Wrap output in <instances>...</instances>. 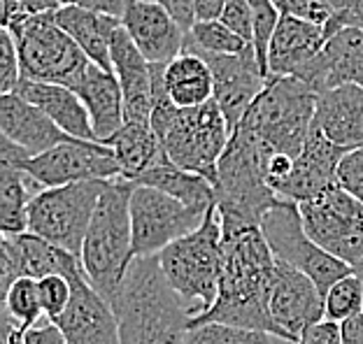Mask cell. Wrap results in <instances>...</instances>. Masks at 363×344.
<instances>
[{"label":"cell","mask_w":363,"mask_h":344,"mask_svg":"<svg viewBox=\"0 0 363 344\" xmlns=\"http://www.w3.org/2000/svg\"><path fill=\"white\" fill-rule=\"evenodd\" d=\"M221 231L224 260L217 300L208 312L194 319L191 328L205 323H224L270 333L284 340L270 316V289L277 260L261 233V226L221 221Z\"/></svg>","instance_id":"obj_1"},{"label":"cell","mask_w":363,"mask_h":344,"mask_svg":"<svg viewBox=\"0 0 363 344\" xmlns=\"http://www.w3.org/2000/svg\"><path fill=\"white\" fill-rule=\"evenodd\" d=\"M110 305L121 344H186L196 316L163 275L159 256L133 258Z\"/></svg>","instance_id":"obj_2"},{"label":"cell","mask_w":363,"mask_h":344,"mask_svg":"<svg viewBox=\"0 0 363 344\" xmlns=\"http://www.w3.org/2000/svg\"><path fill=\"white\" fill-rule=\"evenodd\" d=\"M154 77V112L152 128L166 149L172 166L194 175L217 182V166L224 156L230 140L219 105L210 101L201 108L182 110L168 98L166 91V65H152Z\"/></svg>","instance_id":"obj_3"},{"label":"cell","mask_w":363,"mask_h":344,"mask_svg":"<svg viewBox=\"0 0 363 344\" xmlns=\"http://www.w3.org/2000/svg\"><path fill=\"white\" fill-rule=\"evenodd\" d=\"M270 156L257 135L242 126L233 128L214 182V207L221 221L261 226L266 212L279 202L268 184Z\"/></svg>","instance_id":"obj_4"},{"label":"cell","mask_w":363,"mask_h":344,"mask_svg":"<svg viewBox=\"0 0 363 344\" xmlns=\"http://www.w3.org/2000/svg\"><path fill=\"white\" fill-rule=\"evenodd\" d=\"M133 188V184L123 179H114L105 186L82 247L79 258L86 280L105 300H112L128 265L135 258L133 224H130Z\"/></svg>","instance_id":"obj_5"},{"label":"cell","mask_w":363,"mask_h":344,"mask_svg":"<svg viewBox=\"0 0 363 344\" xmlns=\"http://www.w3.org/2000/svg\"><path fill=\"white\" fill-rule=\"evenodd\" d=\"M317 93L296 77L268 79L238 126L247 128L275 156L298 159L315 124ZM235 126V128H238Z\"/></svg>","instance_id":"obj_6"},{"label":"cell","mask_w":363,"mask_h":344,"mask_svg":"<svg viewBox=\"0 0 363 344\" xmlns=\"http://www.w3.org/2000/svg\"><path fill=\"white\" fill-rule=\"evenodd\" d=\"M221 247H224L221 217L217 207H212L198 231L172 242L159 253L163 275L196 316L208 312L217 300L221 260H224Z\"/></svg>","instance_id":"obj_7"},{"label":"cell","mask_w":363,"mask_h":344,"mask_svg":"<svg viewBox=\"0 0 363 344\" xmlns=\"http://www.w3.org/2000/svg\"><path fill=\"white\" fill-rule=\"evenodd\" d=\"M5 30L12 33L16 42L21 77L47 81V84H61L75 91L91 68L86 54L56 23L54 14H21Z\"/></svg>","instance_id":"obj_8"},{"label":"cell","mask_w":363,"mask_h":344,"mask_svg":"<svg viewBox=\"0 0 363 344\" xmlns=\"http://www.w3.org/2000/svg\"><path fill=\"white\" fill-rule=\"evenodd\" d=\"M107 184L110 182H79L61 188H43L28 205V233L79 258L91 219Z\"/></svg>","instance_id":"obj_9"},{"label":"cell","mask_w":363,"mask_h":344,"mask_svg":"<svg viewBox=\"0 0 363 344\" xmlns=\"http://www.w3.org/2000/svg\"><path fill=\"white\" fill-rule=\"evenodd\" d=\"M261 233L266 237L275 260L308 275L319 286V291L324 293V298L335 282L357 273L354 268L326 253L310 240V235L303 228L301 210L296 202L279 200L275 207H270L266 217L261 219Z\"/></svg>","instance_id":"obj_10"},{"label":"cell","mask_w":363,"mask_h":344,"mask_svg":"<svg viewBox=\"0 0 363 344\" xmlns=\"http://www.w3.org/2000/svg\"><path fill=\"white\" fill-rule=\"evenodd\" d=\"M298 210L305 233L317 247L354 270L363 265V205L354 195L335 186L301 202Z\"/></svg>","instance_id":"obj_11"},{"label":"cell","mask_w":363,"mask_h":344,"mask_svg":"<svg viewBox=\"0 0 363 344\" xmlns=\"http://www.w3.org/2000/svg\"><path fill=\"white\" fill-rule=\"evenodd\" d=\"M208 212L186 207L184 202L170 198L156 188L135 186L133 195H130L133 256H159L172 242L198 231Z\"/></svg>","instance_id":"obj_12"},{"label":"cell","mask_w":363,"mask_h":344,"mask_svg":"<svg viewBox=\"0 0 363 344\" xmlns=\"http://www.w3.org/2000/svg\"><path fill=\"white\" fill-rule=\"evenodd\" d=\"M43 188H61L79 182H114L121 179L119 161L107 144L70 140L19 166Z\"/></svg>","instance_id":"obj_13"},{"label":"cell","mask_w":363,"mask_h":344,"mask_svg":"<svg viewBox=\"0 0 363 344\" xmlns=\"http://www.w3.org/2000/svg\"><path fill=\"white\" fill-rule=\"evenodd\" d=\"M270 316L286 342L298 344L310 328L326 321L324 293L301 270L277 260L270 289Z\"/></svg>","instance_id":"obj_14"},{"label":"cell","mask_w":363,"mask_h":344,"mask_svg":"<svg viewBox=\"0 0 363 344\" xmlns=\"http://www.w3.org/2000/svg\"><path fill=\"white\" fill-rule=\"evenodd\" d=\"M191 54V52H189ZM210 65L214 77V103L219 105L226 124L233 128L240 124L252 103L261 96L268 84V77L259 65L254 45L242 54L233 56H214V54H196Z\"/></svg>","instance_id":"obj_15"},{"label":"cell","mask_w":363,"mask_h":344,"mask_svg":"<svg viewBox=\"0 0 363 344\" xmlns=\"http://www.w3.org/2000/svg\"><path fill=\"white\" fill-rule=\"evenodd\" d=\"M72 298L68 309L56 319L54 326L63 333L68 344H121L119 323L110 300H105L91 282L84 270L70 275Z\"/></svg>","instance_id":"obj_16"},{"label":"cell","mask_w":363,"mask_h":344,"mask_svg":"<svg viewBox=\"0 0 363 344\" xmlns=\"http://www.w3.org/2000/svg\"><path fill=\"white\" fill-rule=\"evenodd\" d=\"M79 270L84 268H82V260L77 256L59 249L43 237L33 233L3 235V242H0V282H3L5 291L21 277L45 280V277L61 275L68 280Z\"/></svg>","instance_id":"obj_17"},{"label":"cell","mask_w":363,"mask_h":344,"mask_svg":"<svg viewBox=\"0 0 363 344\" xmlns=\"http://www.w3.org/2000/svg\"><path fill=\"white\" fill-rule=\"evenodd\" d=\"M347 154V149L333 144L312 124L308 142H305L301 156L296 159L291 175L277 188V198L301 205L331 191L337 186V168Z\"/></svg>","instance_id":"obj_18"},{"label":"cell","mask_w":363,"mask_h":344,"mask_svg":"<svg viewBox=\"0 0 363 344\" xmlns=\"http://www.w3.org/2000/svg\"><path fill=\"white\" fill-rule=\"evenodd\" d=\"M121 26L150 65H168L184 54L186 30L154 0H133L121 16Z\"/></svg>","instance_id":"obj_19"},{"label":"cell","mask_w":363,"mask_h":344,"mask_svg":"<svg viewBox=\"0 0 363 344\" xmlns=\"http://www.w3.org/2000/svg\"><path fill=\"white\" fill-rule=\"evenodd\" d=\"M112 72L123 93V124L152 126L154 77L150 61L140 54L126 28L119 26L112 38Z\"/></svg>","instance_id":"obj_20"},{"label":"cell","mask_w":363,"mask_h":344,"mask_svg":"<svg viewBox=\"0 0 363 344\" xmlns=\"http://www.w3.org/2000/svg\"><path fill=\"white\" fill-rule=\"evenodd\" d=\"M326 45L324 26L282 16L268 49V79H301Z\"/></svg>","instance_id":"obj_21"},{"label":"cell","mask_w":363,"mask_h":344,"mask_svg":"<svg viewBox=\"0 0 363 344\" xmlns=\"http://www.w3.org/2000/svg\"><path fill=\"white\" fill-rule=\"evenodd\" d=\"M301 81L317 96L345 84L363 88V30L345 28L328 38L317 61L310 65Z\"/></svg>","instance_id":"obj_22"},{"label":"cell","mask_w":363,"mask_h":344,"mask_svg":"<svg viewBox=\"0 0 363 344\" xmlns=\"http://www.w3.org/2000/svg\"><path fill=\"white\" fill-rule=\"evenodd\" d=\"M0 130H3V137L21 147L30 156H38V154H45L63 142L75 140L68 133H63L35 105L26 103L14 93L0 96Z\"/></svg>","instance_id":"obj_23"},{"label":"cell","mask_w":363,"mask_h":344,"mask_svg":"<svg viewBox=\"0 0 363 344\" xmlns=\"http://www.w3.org/2000/svg\"><path fill=\"white\" fill-rule=\"evenodd\" d=\"M315 126L342 149H363V88L345 84L319 93Z\"/></svg>","instance_id":"obj_24"},{"label":"cell","mask_w":363,"mask_h":344,"mask_svg":"<svg viewBox=\"0 0 363 344\" xmlns=\"http://www.w3.org/2000/svg\"><path fill=\"white\" fill-rule=\"evenodd\" d=\"M14 96L23 98V101L30 105H35L40 112H45L47 117L70 137L84 140V142H96V133H94V126H91L89 112L72 88L21 77L19 84L14 88Z\"/></svg>","instance_id":"obj_25"},{"label":"cell","mask_w":363,"mask_h":344,"mask_svg":"<svg viewBox=\"0 0 363 344\" xmlns=\"http://www.w3.org/2000/svg\"><path fill=\"white\" fill-rule=\"evenodd\" d=\"M75 93L89 112L96 142L105 144L112 135L119 133L123 126V93L114 72L91 63L84 79L77 84Z\"/></svg>","instance_id":"obj_26"},{"label":"cell","mask_w":363,"mask_h":344,"mask_svg":"<svg viewBox=\"0 0 363 344\" xmlns=\"http://www.w3.org/2000/svg\"><path fill=\"white\" fill-rule=\"evenodd\" d=\"M56 23L75 40V45L86 54L91 63L112 72V38L121 26V19L101 12L86 10L82 5H65L54 14Z\"/></svg>","instance_id":"obj_27"},{"label":"cell","mask_w":363,"mask_h":344,"mask_svg":"<svg viewBox=\"0 0 363 344\" xmlns=\"http://www.w3.org/2000/svg\"><path fill=\"white\" fill-rule=\"evenodd\" d=\"M105 144L110 147L119 161L121 179L130 184L138 177H143L145 172L168 161L166 149H163L159 135L154 133L152 126L123 124L119 133L112 135Z\"/></svg>","instance_id":"obj_28"},{"label":"cell","mask_w":363,"mask_h":344,"mask_svg":"<svg viewBox=\"0 0 363 344\" xmlns=\"http://www.w3.org/2000/svg\"><path fill=\"white\" fill-rule=\"evenodd\" d=\"M166 91L182 110L201 108L214 101V77L210 65L201 56L184 52L166 65Z\"/></svg>","instance_id":"obj_29"},{"label":"cell","mask_w":363,"mask_h":344,"mask_svg":"<svg viewBox=\"0 0 363 344\" xmlns=\"http://www.w3.org/2000/svg\"><path fill=\"white\" fill-rule=\"evenodd\" d=\"M133 186L156 188V191L184 202L186 207H194L201 212H208L214 207V186L210 179L172 166L170 161L152 168L150 172H145L143 177L135 179Z\"/></svg>","instance_id":"obj_30"},{"label":"cell","mask_w":363,"mask_h":344,"mask_svg":"<svg viewBox=\"0 0 363 344\" xmlns=\"http://www.w3.org/2000/svg\"><path fill=\"white\" fill-rule=\"evenodd\" d=\"M43 186L19 168L0 163V231L3 235L28 233V205Z\"/></svg>","instance_id":"obj_31"},{"label":"cell","mask_w":363,"mask_h":344,"mask_svg":"<svg viewBox=\"0 0 363 344\" xmlns=\"http://www.w3.org/2000/svg\"><path fill=\"white\" fill-rule=\"evenodd\" d=\"M252 47L240 35L226 28L221 21H198L186 30L184 52L191 54H214V56H233L242 54Z\"/></svg>","instance_id":"obj_32"},{"label":"cell","mask_w":363,"mask_h":344,"mask_svg":"<svg viewBox=\"0 0 363 344\" xmlns=\"http://www.w3.org/2000/svg\"><path fill=\"white\" fill-rule=\"evenodd\" d=\"M5 314H7V323L14 326L21 333H28L35 326H40L45 312L43 305H40L38 280L21 277V280H16L5 291Z\"/></svg>","instance_id":"obj_33"},{"label":"cell","mask_w":363,"mask_h":344,"mask_svg":"<svg viewBox=\"0 0 363 344\" xmlns=\"http://www.w3.org/2000/svg\"><path fill=\"white\" fill-rule=\"evenodd\" d=\"M326 321L331 323H345L357 314H363V282L359 273H352L342 277L340 282L331 286V291L324 298Z\"/></svg>","instance_id":"obj_34"},{"label":"cell","mask_w":363,"mask_h":344,"mask_svg":"<svg viewBox=\"0 0 363 344\" xmlns=\"http://www.w3.org/2000/svg\"><path fill=\"white\" fill-rule=\"evenodd\" d=\"M186 344H291V342L279 340L275 335L261 331L238 328V326H224V323H205L189 331Z\"/></svg>","instance_id":"obj_35"},{"label":"cell","mask_w":363,"mask_h":344,"mask_svg":"<svg viewBox=\"0 0 363 344\" xmlns=\"http://www.w3.org/2000/svg\"><path fill=\"white\" fill-rule=\"evenodd\" d=\"M250 5H252V19H254L252 45H254V52H257L259 65L268 77V49H270V40L275 35L282 14L277 12L272 0H250Z\"/></svg>","instance_id":"obj_36"},{"label":"cell","mask_w":363,"mask_h":344,"mask_svg":"<svg viewBox=\"0 0 363 344\" xmlns=\"http://www.w3.org/2000/svg\"><path fill=\"white\" fill-rule=\"evenodd\" d=\"M38 293H40V305H43L45 312V321L54 323L70 305L72 286L65 277L52 275L45 277V280H38Z\"/></svg>","instance_id":"obj_37"},{"label":"cell","mask_w":363,"mask_h":344,"mask_svg":"<svg viewBox=\"0 0 363 344\" xmlns=\"http://www.w3.org/2000/svg\"><path fill=\"white\" fill-rule=\"evenodd\" d=\"M272 5L282 16H294L317 26H326L333 16V7L328 0H272Z\"/></svg>","instance_id":"obj_38"},{"label":"cell","mask_w":363,"mask_h":344,"mask_svg":"<svg viewBox=\"0 0 363 344\" xmlns=\"http://www.w3.org/2000/svg\"><path fill=\"white\" fill-rule=\"evenodd\" d=\"M21 79L19 52L10 30H0V93H14L16 84Z\"/></svg>","instance_id":"obj_39"},{"label":"cell","mask_w":363,"mask_h":344,"mask_svg":"<svg viewBox=\"0 0 363 344\" xmlns=\"http://www.w3.org/2000/svg\"><path fill=\"white\" fill-rule=\"evenodd\" d=\"M328 3L333 7V16L324 26L326 40L345 28L363 30V0H328Z\"/></svg>","instance_id":"obj_40"},{"label":"cell","mask_w":363,"mask_h":344,"mask_svg":"<svg viewBox=\"0 0 363 344\" xmlns=\"http://www.w3.org/2000/svg\"><path fill=\"white\" fill-rule=\"evenodd\" d=\"M337 186L363 205V149H354L337 168Z\"/></svg>","instance_id":"obj_41"},{"label":"cell","mask_w":363,"mask_h":344,"mask_svg":"<svg viewBox=\"0 0 363 344\" xmlns=\"http://www.w3.org/2000/svg\"><path fill=\"white\" fill-rule=\"evenodd\" d=\"M219 21L224 23L226 28L233 30L235 35L247 40V42L254 40V19H252L250 0H228Z\"/></svg>","instance_id":"obj_42"},{"label":"cell","mask_w":363,"mask_h":344,"mask_svg":"<svg viewBox=\"0 0 363 344\" xmlns=\"http://www.w3.org/2000/svg\"><path fill=\"white\" fill-rule=\"evenodd\" d=\"M298 344H342L340 326L331 321H321L315 328H310L298 340Z\"/></svg>","instance_id":"obj_43"},{"label":"cell","mask_w":363,"mask_h":344,"mask_svg":"<svg viewBox=\"0 0 363 344\" xmlns=\"http://www.w3.org/2000/svg\"><path fill=\"white\" fill-rule=\"evenodd\" d=\"M154 3H159V5H163L166 10L175 16L177 19V23L184 30H189L196 23V14H194V10H196V0H154Z\"/></svg>","instance_id":"obj_44"},{"label":"cell","mask_w":363,"mask_h":344,"mask_svg":"<svg viewBox=\"0 0 363 344\" xmlns=\"http://www.w3.org/2000/svg\"><path fill=\"white\" fill-rule=\"evenodd\" d=\"M23 344H68L63 338V333L56 328L54 323H40L33 331L23 333Z\"/></svg>","instance_id":"obj_45"},{"label":"cell","mask_w":363,"mask_h":344,"mask_svg":"<svg viewBox=\"0 0 363 344\" xmlns=\"http://www.w3.org/2000/svg\"><path fill=\"white\" fill-rule=\"evenodd\" d=\"M130 3H133V0H77V5L86 7V10L114 16V19H121Z\"/></svg>","instance_id":"obj_46"},{"label":"cell","mask_w":363,"mask_h":344,"mask_svg":"<svg viewBox=\"0 0 363 344\" xmlns=\"http://www.w3.org/2000/svg\"><path fill=\"white\" fill-rule=\"evenodd\" d=\"M228 0H196V23L198 21H219Z\"/></svg>","instance_id":"obj_47"},{"label":"cell","mask_w":363,"mask_h":344,"mask_svg":"<svg viewBox=\"0 0 363 344\" xmlns=\"http://www.w3.org/2000/svg\"><path fill=\"white\" fill-rule=\"evenodd\" d=\"M21 10L28 16H43V14H56L61 10V0H19Z\"/></svg>","instance_id":"obj_48"},{"label":"cell","mask_w":363,"mask_h":344,"mask_svg":"<svg viewBox=\"0 0 363 344\" xmlns=\"http://www.w3.org/2000/svg\"><path fill=\"white\" fill-rule=\"evenodd\" d=\"M342 344H363V314H357L350 321L340 323Z\"/></svg>","instance_id":"obj_49"},{"label":"cell","mask_w":363,"mask_h":344,"mask_svg":"<svg viewBox=\"0 0 363 344\" xmlns=\"http://www.w3.org/2000/svg\"><path fill=\"white\" fill-rule=\"evenodd\" d=\"M5 344H23V333L16 331L14 326L5 323Z\"/></svg>","instance_id":"obj_50"},{"label":"cell","mask_w":363,"mask_h":344,"mask_svg":"<svg viewBox=\"0 0 363 344\" xmlns=\"http://www.w3.org/2000/svg\"><path fill=\"white\" fill-rule=\"evenodd\" d=\"M61 5L65 7V5H77V0H61Z\"/></svg>","instance_id":"obj_51"},{"label":"cell","mask_w":363,"mask_h":344,"mask_svg":"<svg viewBox=\"0 0 363 344\" xmlns=\"http://www.w3.org/2000/svg\"><path fill=\"white\" fill-rule=\"evenodd\" d=\"M357 273H359V277H361V282H363V270H357Z\"/></svg>","instance_id":"obj_52"},{"label":"cell","mask_w":363,"mask_h":344,"mask_svg":"<svg viewBox=\"0 0 363 344\" xmlns=\"http://www.w3.org/2000/svg\"><path fill=\"white\" fill-rule=\"evenodd\" d=\"M359 270H363V265H361V268H359Z\"/></svg>","instance_id":"obj_53"}]
</instances>
